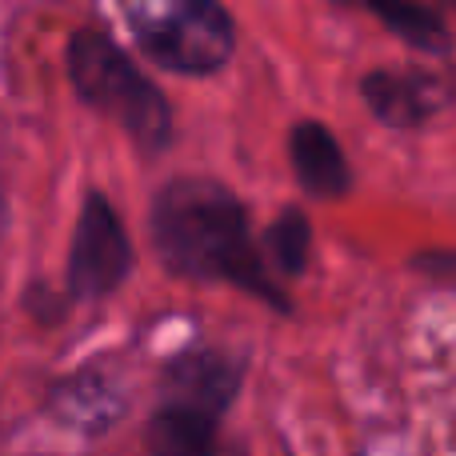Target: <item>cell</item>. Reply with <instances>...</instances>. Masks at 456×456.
<instances>
[{"mask_svg": "<svg viewBox=\"0 0 456 456\" xmlns=\"http://www.w3.org/2000/svg\"><path fill=\"white\" fill-rule=\"evenodd\" d=\"M152 240L168 268L205 281H232L284 305L268 276V260L248 236L240 200L213 181H176L157 197Z\"/></svg>", "mask_w": 456, "mask_h": 456, "instance_id": "obj_1", "label": "cell"}, {"mask_svg": "<svg viewBox=\"0 0 456 456\" xmlns=\"http://www.w3.org/2000/svg\"><path fill=\"white\" fill-rule=\"evenodd\" d=\"M72 85L93 109L117 120L128 136H136L149 149L168 141V109L165 96L128 64V56L101 32H80L69 45Z\"/></svg>", "mask_w": 456, "mask_h": 456, "instance_id": "obj_2", "label": "cell"}, {"mask_svg": "<svg viewBox=\"0 0 456 456\" xmlns=\"http://www.w3.org/2000/svg\"><path fill=\"white\" fill-rule=\"evenodd\" d=\"M133 28L144 53L173 72H213L232 53V20L221 0H144Z\"/></svg>", "mask_w": 456, "mask_h": 456, "instance_id": "obj_3", "label": "cell"}, {"mask_svg": "<svg viewBox=\"0 0 456 456\" xmlns=\"http://www.w3.org/2000/svg\"><path fill=\"white\" fill-rule=\"evenodd\" d=\"M372 117L388 128H420L456 96L452 69H377L361 80Z\"/></svg>", "mask_w": 456, "mask_h": 456, "instance_id": "obj_4", "label": "cell"}, {"mask_svg": "<svg viewBox=\"0 0 456 456\" xmlns=\"http://www.w3.org/2000/svg\"><path fill=\"white\" fill-rule=\"evenodd\" d=\"M128 273V240L117 213L104 197H88L85 213L77 224V244H72V268L69 281L77 297H104L112 292Z\"/></svg>", "mask_w": 456, "mask_h": 456, "instance_id": "obj_5", "label": "cell"}, {"mask_svg": "<svg viewBox=\"0 0 456 456\" xmlns=\"http://www.w3.org/2000/svg\"><path fill=\"white\" fill-rule=\"evenodd\" d=\"M152 456H232L221 436V412L189 401H165L149 425Z\"/></svg>", "mask_w": 456, "mask_h": 456, "instance_id": "obj_6", "label": "cell"}, {"mask_svg": "<svg viewBox=\"0 0 456 456\" xmlns=\"http://www.w3.org/2000/svg\"><path fill=\"white\" fill-rule=\"evenodd\" d=\"M289 152H292V168H297V181L305 184L313 197L332 200L345 197L353 176H348V160L345 149L337 144V136L329 133L316 120H305V125L292 128L289 136Z\"/></svg>", "mask_w": 456, "mask_h": 456, "instance_id": "obj_7", "label": "cell"}, {"mask_svg": "<svg viewBox=\"0 0 456 456\" xmlns=\"http://www.w3.org/2000/svg\"><path fill=\"white\" fill-rule=\"evenodd\" d=\"M236 396V369L216 353L184 356L168 372V401H189L224 412Z\"/></svg>", "mask_w": 456, "mask_h": 456, "instance_id": "obj_8", "label": "cell"}, {"mask_svg": "<svg viewBox=\"0 0 456 456\" xmlns=\"http://www.w3.org/2000/svg\"><path fill=\"white\" fill-rule=\"evenodd\" d=\"M364 8H369L385 28H393L396 37L409 40V45L425 48V53H433V56L452 53L449 28H444V20L428 4H417V0H364Z\"/></svg>", "mask_w": 456, "mask_h": 456, "instance_id": "obj_9", "label": "cell"}, {"mask_svg": "<svg viewBox=\"0 0 456 456\" xmlns=\"http://www.w3.org/2000/svg\"><path fill=\"white\" fill-rule=\"evenodd\" d=\"M308 248H313V232H308L305 213L289 208V213L276 216V224L268 228V240H265L268 265L281 268V273H289V276H297V273H305Z\"/></svg>", "mask_w": 456, "mask_h": 456, "instance_id": "obj_10", "label": "cell"}, {"mask_svg": "<svg viewBox=\"0 0 456 456\" xmlns=\"http://www.w3.org/2000/svg\"><path fill=\"white\" fill-rule=\"evenodd\" d=\"M452 4H456V0H452Z\"/></svg>", "mask_w": 456, "mask_h": 456, "instance_id": "obj_11", "label": "cell"}]
</instances>
